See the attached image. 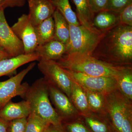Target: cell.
<instances>
[{
  "label": "cell",
  "instance_id": "5",
  "mask_svg": "<svg viewBox=\"0 0 132 132\" xmlns=\"http://www.w3.org/2000/svg\"><path fill=\"white\" fill-rule=\"evenodd\" d=\"M69 26L70 37L65 54L78 53L92 55L105 31L94 32L81 25L69 24Z\"/></svg>",
  "mask_w": 132,
  "mask_h": 132
},
{
  "label": "cell",
  "instance_id": "8",
  "mask_svg": "<svg viewBox=\"0 0 132 132\" xmlns=\"http://www.w3.org/2000/svg\"><path fill=\"white\" fill-rule=\"evenodd\" d=\"M65 69L69 77L85 90L106 95L118 89L117 81L115 78L92 76Z\"/></svg>",
  "mask_w": 132,
  "mask_h": 132
},
{
  "label": "cell",
  "instance_id": "32",
  "mask_svg": "<svg viewBox=\"0 0 132 132\" xmlns=\"http://www.w3.org/2000/svg\"><path fill=\"white\" fill-rule=\"evenodd\" d=\"M44 132H67L62 125H55L50 124Z\"/></svg>",
  "mask_w": 132,
  "mask_h": 132
},
{
  "label": "cell",
  "instance_id": "25",
  "mask_svg": "<svg viewBox=\"0 0 132 132\" xmlns=\"http://www.w3.org/2000/svg\"><path fill=\"white\" fill-rule=\"evenodd\" d=\"M50 125L40 116L31 112L27 118L26 132H44Z\"/></svg>",
  "mask_w": 132,
  "mask_h": 132
},
{
  "label": "cell",
  "instance_id": "35",
  "mask_svg": "<svg viewBox=\"0 0 132 132\" xmlns=\"http://www.w3.org/2000/svg\"><path fill=\"white\" fill-rule=\"evenodd\" d=\"M4 1V0H0V9L2 8V6L3 3Z\"/></svg>",
  "mask_w": 132,
  "mask_h": 132
},
{
  "label": "cell",
  "instance_id": "6",
  "mask_svg": "<svg viewBox=\"0 0 132 132\" xmlns=\"http://www.w3.org/2000/svg\"><path fill=\"white\" fill-rule=\"evenodd\" d=\"M39 61L38 68L45 80L64 92L70 98L71 79L65 69L55 61L40 59Z\"/></svg>",
  "mask_w": 132,
  "mask_h": 132
},
{
  "label": "cell",
  "instance_id": "24",
  "mask_svg": "<svg viewBox=\"0 0 132 132\" xmlns=\"http://www.w3.org/2000/svg\"><path fill=\"white\" fill-rule=\"evenodd\" d=\"M53 4L69 24L80 25L76 14L73 12L69 0H52Z\"/></svg>",
  "mask_w": 132,
  "mask_h": 132
},
{
  "label": "cell",
  "instance_id": "30",
  "mask_svg": "<svg viewBox=\"0 0 132 132\" xmlns=\"http://www.w3.org/2000/svg\"><path fill=\"white\" fill-rule=\"evenodd\" d=\"M108 0H89L92 11L95 14L105 10Z\"/></svg>",
  "mask_w": 132,
  "mask_h": 132
},
{
  "label": "cell",
  "instance_id": "3",
  "mask_svg": "<svg viewBox=\"0 0 132 132\" xmlns=\"http://www.w3.org/2000/svg\"><path fill=\"white\" fill-rule=\"evenodd\" d=\"M23 98L29 103L31 112L50 124L61 125V119L50 100L48 83L44 78L38 79L29 86Z\"/></svg>",
  "mask_w": 132,
  "mask_h": 132
},
{
  "label": "cell",
  "instance_id": "20",
  "mask_svg": "<svg viewBox=\"0 0 132 132\" xmlns=\"http://www.w3.org/2000/svg\"><path fill=\"white\" fill-rule=\"evenodd\" d=\"M54 23V39L67 45L70 37L69 24L65 18L57 9L53 15Z\"/></svg>",
  "mask_w": 132,
  "mask_h": 132
},
{
  "label": "cell",
  "instance_id": "12",
  "mask_svg": "<svg viewBox=\"0 0 132 132\" xmlns=\"http://www.w3.org/2000/svg\"><path fill=\"white\" fill-rule=\"evenodd\" d=\"M28 2L29 17L34 27L53 16L56 9L52 0H28Z\"/></svg>",
  "mask_w": 132,
  "mask_h": 132
},
{
  "label": "cell",
  "instance_id": "26",
  "mask_svg": "<svg viewBox=\"0 0 132 132\" xmlns=\"http://www.w3.org/2000/svg\"><path fill=\"white\" fill-rule=\"evenodd\" d=\"M62 125L67 132H92L85 125L81 116L73 120L62 122Z\"/></svg>",
  "mask_w": 132,
  "mask_h": 132
},
{
  "label": "cell",
  "instance_id": "18",
  "mask_svg": "<svg viewBox=\"0 0 132 132\" xmlns=\"http://www.w3.org/2000/svg\"><path fill=\"white\" fill-rule=\"evenodd\" d=\"M73 1L76 7V14L80 25L94 32H102L97 30L93 26V20L95 14L91 9L89 0Z\"/></svg>",
  "mask_w": 132,
  "mask_h": 132
},
{
  "label": "cell",
  "instance_id": "28",
  "mask_svg": "<svg viewBox=\"0 0 132 132\" xmlns=\"http://www.w3.org/2000/svg\"><path fill=\"white\" fill-rule=\"evenodd\" d=\"M119 19L120 24L132 26V3L120 13Z\"/></svg>",
  "mask_w": 132,
  "mask_h": 132
},
{
  "label": "cell",
  "instance_id": "16",
  "mask_svg": "<svg viewBox=\"0 0 132 132\" xmlns=\"http://www.w3.org/2000/svg\"><path fill=\"white\" fill-rule=\"evenodd\" d=\"M71 79V90L70 98L71 101L81 116L91 114L93 112L88 105L85 90L80 85Z\"/></svg>",
  "mask_w": 132,
  "mask_h": 132
},
{
  "label": "cell",
  "instance_id": "23",
  "mask_svg": "<svg viewBox=\"0 0 132 132\" xmlns=\"http://www.w3.org/2000/svg\"><path fill=\"white\" fill-rule=\"evenodd\" d=\"M117 88L124 97L132 101V68L127 69L115 78Z\"/></svg>",
  "mask_w": 132,
  "mask_h": 132
},
{
  "label": "cell",
  "instance_id": "34",
  "mask_svg": "<svg viewBox=\"0 0 132 132\" xmlns=\"http://www.w3.org/2000/svg\"><path fill=\"white\" fill-rule=\"evenodd\" d=\"M9 58H11V57L6 52L3 50L0 49V61Z\"/></svg>",
  "mask_w": 132,
  "mask_h": 132
},
{
  "label": "cell",
  "instance_id": "31",
  "mask_svg": "<svg viewBox=\"0 0 132 132\" xmlns=\"http://www.w3.org/2000/svg\"><path fill=\"white\" fill-rule=\"evenodd\" d=\"M26 0H4L2 8L5 10L6 8L21 7L25 5Z\"/></svg>",
  "mask_w": 132,
  "mask_h": 132
},
{
  "label": "cell",
  "instance_id": "22",
  "mask_svg": "<svg viewBox=\"0 0 132 132\" xmlns=\"http://www.w3.org/2000/svg\"><path fill=\"white\" fill-rule=\"evenodd\" d=\"M84 90L86 95L88 105L92 112L106 115V95L98 92Z\"/></svg>",
  "mask_w": 132,
  "mask_h": 132
},
{
  "label": "cell",
  "instance_id": "9",
  "mask_svg": "<svg viewBox=\"0 0 132 132\" xmlns=\"http://www.w3.org/2000/svg\"><path fill=\"white\" fill-rule=\"evenodd\" d=\"M47 83L50 100L62 123L79 118L81 116L71 99L58 88Z\"/></svg>",
  "mask_w": 132,
  "mask_h": 132
},
{
  "label": "cell",
  "instance_id": "14",
  "mask_svg": "<svg viewBox=\"0 0 132 132\" xmlns=\"http://www.w3.org/2000/svg\"><path fill=\"white\" fill-rule=\"evenodd\" d=\"M31 112L30 105L26 100L18 102H12L10 101L0 109V117L11 121L27 118Z\"/></svg>",
  "mask_w": 132,
  "mask_h": 132
},
{
  "label": "cell",
  "instance_id": "1",
  "mask_svg": "<svg viewBox=\"0 0 132 132\" xmlns=\"http://www.w3.org/2000/svg\"><path fill=\"white\" fill-rule=\"evenodd\" d=\"M92 55L115 65L132 67V26L119 24L105 31Z\"/></svg>",
  "mask_w": 132,
  "mask_h": 132
},
{
  "label": "cell",
  "instance_id": "7",
  "mask_svg": "<svg viewBox=\"0 0 132 132\" xmlns=\"http://www.w3.org/2000/svg\"><path fill=\"white\" fill-rule=\"evenodd\" d=\"M32 62L26 68L7 80L0 82V109L13 98L17 96L24 98L29 86L27 82L22 83L23 79L34 67Z\"/></svg>",
  "mask_w": 132,
  "mask_h": 132
},
{
  "label": "cell",
  "instance_id": "11",
  "mask_svg": "<svg viewBox=\"0 0 132 132\" xmlns=\"http://www.w3.org/2000/svg\"><path fill=\"white\" fill-rule=\"evenodd\" d=\"M24 46V54H29L35 52L38 46V41L34 26L28 14H23L11 27Z\"/></svg>",
  "mask_w": 132,
  "mask_h": 132
},
{
  "label": "cell",
  "instance_id": "29",
  "mask_svg": "<svg viewBox=\"0 0 132 132\" xmlns=\"http://www.w3.org/2000/svg\"><path fill=\"white\" fill-rule=\"evenodd\" d=\"M27 118L10 121L9 132H26Z\"/></svg>",
  "mask_w": 132,
  "mask_h": 132
},
{
  "label": "cell",
  "instance_id": "36",
  "mask_svg": "<svg viewBox=\"0 0 132 132\" xmlns=\"http://www.w3.org/2000/svg\"><path fill=\"white\" fill-rule=\"evenodd\" d=\"M0 49H2V50H3V48H2L1 47V46H0Z\"/></svg>",
  "mask_w": 132,
  "mask_h": 132
},
{
  "label": "cell",
  "instance_id": "2",
  "mask_svg": "<svg viewBox=\"0 0 132 132\" xmlns=\"http://www.w3.org/2000/svg\"><path fill=\"white\" fill-rule=\"evenodd\" d=\"M56 61L67 70L92 76L115 78L127 69L132 68L115 65L100 60L92 55L78 53L65 54Z\"/></svg>",
  "mask_w": 132,
  "mask_h": 132
},
{
  "label": "cell",
  "instance_id": "13",
  "mask_svg": "<svg viewBox=\"0 0 132 132\" xmlns=\"http://www.w3.org/2000/svg\"><path fill=\"white\" fill-rule=\"evenodd\" d=\"M40 57L35 52L22 54L0 61V77L12 74L20 67L32 62L39 61Z\"/></svg>",
  "mask_w": 132,
  "mask_h": 132
},
{
  "label": "cell",
  "instance_id": "33",
  "mask_svg": "<svg viewBox=\"0 0 132 132\" xmlns=\"http://www.w3.org/2000/svg\"><path fill=\"white\" fill-rule=\"evenodd\" d=\"M10 121L0 117V132H9Z\"/></svg>",
  "mask_w": 132,
  "mask_h": 132
},
{
  "label": "cell",
  "instance_id": "15",
  "mask_svg": "<svg viewBox=\"0 0 132 132\" xmlns=\"http://www.w3.org/2000/svg\"><path fill=\"white\" fill-rule=\"evenodd\" d=\"M67 51V45L61 42L53 40L43 45L38 46L35 51L40 59L57 61Z\"/></svg>",
  "mask_w": 132,
  "mask_h": 132
},
{
  "label": "cell",
  "instance_id": "17",
  "mask_svg": "<svg viewBox=\"0 0 132 132\" xmlns=\"http://www.w3.org/2000/svg\"><path fill=\"white\" fill-rule=\"evenodd\" d=\"M85 125L92 132H115L107 115L92 113L81 116Z\"/></svg>",
  "mask_w": 132,
  "mask_h": 132
},
{
  "label": "cell",
  "instance_id": "27",
  "mask_svg": "<svg viewBox=\"0 0 132 132\" xmlns=\"http://www.w3.org/2000/svg\"><path fill=\"white\" fill-rule=\"evenodd\" d=\"M131 3L132 0H108L105 10L120 13Z\"/></svg>",
  "mask_w": 132,
  "mask_h": 132
},
{
  "label": "cell",
  "instance_id": "19",
  "mask_svg": "<svg viewBox=\"0 0 132 132\" xmlns=\"http://www.w3.org/2000/svg\"><path fill=\"white\" fill-rule=\"evenodd\" d=\"M95 15L93 20V26L99 31H105L120 24V13L103 10Z\"/></svg>",
  "mask_w": 132,
  "mask_h": 132
},
{
  "label": "cell",
  "instance_id": "10",
  "mask_svg": "<svg viewBox=\"0 0 132 132\" xmlns=\"http://www.w3.org/2000/svg\"><path fill=\"white\" fill-rule=\"evenodd\" d=\"M0 46L11 57L24 54L23 43L8 24L2 8L0 9Z\"/></svg>",
  "mask_w": 132,
  "mask_h": 132
},
{
  "label": "cell",
  "instance_id": "4",
  "mask_svg": "<svg viewBox=\"0 0 132 132\" xmlns=\"http://www.w3.org/2000/svg\"><path fill=\"white\" fill-rule=\"evenodd\" d=\"M108 117L115 132H132V101L116 89L106 95Z\"/></svg>",
  "mask_w": 132,
  "mask_h": 132
},
{
  "label": "cell",
  "instance_id": "21",
  "mask_svg": "<svg viewBox=\"0 0 132 132\" xmlns=\"http://www.w3.org/2000/svg\"><path fill=\"white\" fill-rule=\"evenodd\" d=\"M35 27L38 46L43 45L54 39V23L53 16Z\"/></svg>",
  "mask_w": 132,
  "mask_h": 132
}]
</instances>
